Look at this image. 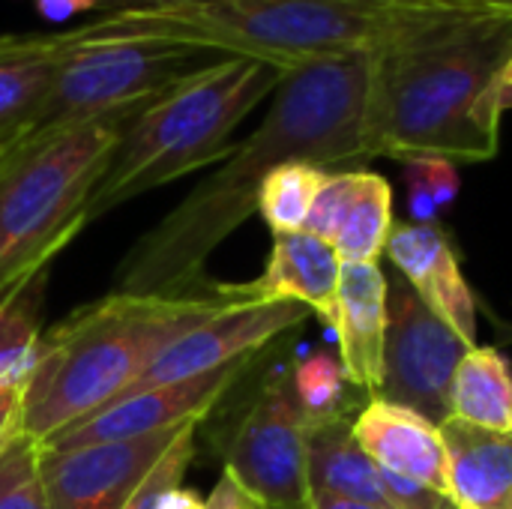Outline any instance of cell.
<instances>
[{"instance_id": "6da1fadb", "label": "cell", "mask_w": 512, "mask_h": 509, "mask_svg": "<svg viewBox=\"0 0 512 509\" xmlns=\"http://www.w3.org/2000/svg\"><path fill=\"white\" fill-rule=\"evenodd\" d=\"M366 90L369 54L318 60L288 72L261 126L129 246L114 270L111 291L183 297L213 288L204 267L258 213V192L270 171L288 162L357 171L369 162L363 138Z\"/></svg>"}, {"instance_id": "7a4b0ae2", "label": "cell", "mask_w": 512, "mask_h": 509, "mask_svg": "<svg viewBox=\"0 0 512 509\" xmlns=\"http://www.w3.org/2000/svg\"><path fill=\"white\" fill-rule=\"evenodd\" d=\"M510 54V15L459 6L372 51L363 117L369 159H495L501 120L489 90Z\"/></svg>"}, {"instance_id": "3957f363", "label": "cell", "mask_w": 512, "mask_h": 509, "mask_svg": "<svg viewBox=\"0 0 512 509\" xmlns=\"http://www.w3.org/2000/svg\"><path fill=\"white\" fill-rule=\"evenodd\" d=\"M444 9L450 6L435 0H159L105 12L63 36L69 45L180 42L294 72L318 60L372 54Z\"/></svg>"}, {"instance_id": "277c9868", "label": "cell", "mask_w": 512, "mask_h": 509, "mask_svg": "<svg viewBox=\"0 0 512 509\" xmlns=\"http://www.w3.org/2000/svg\"><path fill=\"white\" fill-rule=\"evenodd\" d=\"M240 300L225 285L210 294L111 291L39 336L24 381L21 435L45 444L120 399L183 333Z\"/></svg>"}, {"instance_id": "5b68a950", "label": "cell", "mask_w": 512, "mask_h": 509, "mask_svg": "<svg viewBox=\"0 0 512 509\" xmlns=\"http://www.w3.org/2000/svg\"><path fill=\"white\" fill-rule=\"evenodd\" d=\"M285 75L273 63L222 54L144 105L120 129L111 162L84 204V225L225 159L234 129Z\"/></svg>"}, {"instance_id": "8992f818", "label": "cell", "mask_w": 512, "mask_h": 509, "mask_svg": "<svg viewBox=\"0 0 512 509\" xmlns=\"http://www.w3.org/2000/svg\"><path fill=\"white\" fill-rule=\"evenodd\" d=\"M129 117H96L6 147L0 159V285L51 264L78 237L84 204Z\"/></svg>"}, {"instance_id": "52a82bcc", "label": "cell", "mask_w": 512, "mask_h": 509, "mask_svg": "<svg viewBox=\"0 0 512 509\" xmlns=\"http://www.w3.org/2000/svg\"><path fill=\"white\" fill-rule=\"evenodd\" d=\"M216 57L222 54L159 39H99L78 45L66 42L51 90L21 138L66 129L96 117L135 114Z\"/></svg>"}, {"instance_id": "ba28073f", "label": "cell", "mask_w": 512, "mask_h": 509, "mask_svg": "<svg viewBox=\"0 0 512 509\" xmlns=\"http://www.w3.org/2000/svg\"><path fill=\"white\" fill-rule=\"evenodd\" d=\"M306 432L294 375L291 369H279L222 438V471L261 509H309Z\"/></svg>"}, {"instance_id": "9c48e42d", "label": "cell", "mask_w": 512, "mask_h": 509, "mask_svg": "<svg viewBox=\"0 0 512 509\" xmlns=\"http://www.w3.org/2000/svg\"><path fill=\"white\" fill-rule=\"evenodd\" d=\"M468 345L402 279H387L384 366L375 399L408 408L441 429L453 417V378Z\"/></svg>"}, {"instance_id": "30bf717a", "label": "cell", "mask_w": 512, "mask_h": 509, "mask_svg": "<svg viewBox=\"0 0 512 509\" xmlns=\"http://www.w3.org/2000/svg\"><path fill=\"white\" fill-rule=\"evenodd\" d=\"M309 318V309L294 300H234L213 318L201 321L177 342H171L156 363L123 393H138L162 384L189 381L222 366L252 360L264 345L282 333L300 327Z\"/></svg>"}, {"instance_id": "8fae6325", "label": "cell", "mask_w": 512, "mask_h": 509, "mask_svg": "<svg viewBox=\"0 0 512 509\" xmlns=\"http://www.w3.org/2000/svg\"><path fill=\"white\" fill-rule=\"evenodd\" d=\"M189 426L72 450L42 447L39 471L48 509H123Z\"/></svg>"}, {"instance_id": "7c38bea8", "label": "cell", "mask_w": 512, "mask_h": 509, "mask_svg": "<svg viewBox=\"0 0 512 509\" xmlns=\"http://www.w3.org/2000/svg\"><path fill=\"white\" fill-rule=\"evenodd\" d=\"M249 360L222 366L216 372L162 384L150 390H138L129 396L114 399L111 405L99 408L96 414L84 417L81 423L63 429L51 441H45V450H72V447H90L105 441H129L144 435H159L180 429L186 423H204L216 402L240 381Z\"/></svg>"}, {"instance_id": "4fadbf2b", "label": "cell", "mask_w": 512, "mask_h": 509, "mask_svg": "<svg viewBox=\"0 0 512 509\" xmlns=\"http://www.w3.org/2000/svg\"><path fill=\"white\" fill-rule=\"evenodd\" d=\"M387 255L420 300L477 348V306L450 234L438 225H393Z\"/></svg>"}, {"instance_id": "5bb4252c", "label": "cell", "mask_w": 512, "mask_h": 509, "mask_svg": "<svg viewBox=\"0 0 512 509\" xmlns=\"http://www.w3.org/2000/svg\"><path fill=\"white\" fill-rule=\"evenodd\" d=\"M339 276H342V261L336 249L306 231H294V234H273V252L258 279L225 285V288L246 300L303 303L330 330H336Z\"/></svg>"}, {"instance_id": "9a60e30c", "label": "cell", "mask_w": 512, "mask_h": 509, "mask_svg": "<svg viewBox=\"0 0 512 509\" xmlns=\"http://www.w3.org/2000/svg\"><path fill=\"white\" fill-rule=\"evenodd\" d=\"M351 432L381 471L426 483L450 495L447 450L441 432L420 414L381 399H369L354 417Z\"/></svg>"}, {"instance_id": "2e32d148", "label": "cell", "mask_w": 512, "mask_h": 509, "mask_svg": "<svg viewBox=\"0 0 512 509\" xmlns=\"http://www.w3.org/2000/svg\"><path fill=\"white\" fill-rule=\"evenodd\" d=\"M333 333L348 384L375 399L387 333V276L378 264H342L339 318Z\"/></svg>"}, {"instance_id": "e0dca14e", "label": "cell", "mask_w": 512, "mask_h": 509, "mask_svg": "<svg viewBox=\"0 0 512 509\" xmlns=\"http://www.w3.org/2000/svg\"><path fill=\"white\" fill-rule=\"evenodd\" d=\"M450 498L459 509H512V435L450 417L441 429Z\"/></svg>"}, {"instance_id": "ac0fdd59", "label": "cell", "mask_w": 512, "mask_h": 509, "mask_svg": "<svg viewBox=\"0 0 512 509\" xmlns=\"http://www.w3.org/2000/svg\"><path fill=\"white\" fill-rule=\"evenodd\" d=\"M66 39L0 36V144H15L51 90Z\"/></svg>"}, {"instance_id": "d6986e66", "label": "cell", "mask_w": 512, "mask_h": 509, "mask_svg": "<svg viewBox=\"0 0 512 509\" xmlns=\"http://www.w3.org/2000/svg\"><path fill=\"white\" fill-rule=\"evenodd\" d=\"M351 423L354 417H339L330 423L309 426V489L363 501L369 507L396 509L384 489L381 468L363 453L351 432Z\"/></svg>"}, {"instance_id": "ffe728a7", "label": "cell", "mask_w": 512, "mask_h": 509, "mask_svg": "<svg viewBox=\"0 0 512 509\" xmlns=\"http://www.w3.org/2000/svg\"><path fill=\"white\" fill-rule=\"evenodd\" d=\"M453 417L512 435V369L495 348H471L453 378Z\"/></svg>"}, {"instance_id": "44dd1931", "label": "cell", "mask_w": 512, "mask_h": 509, "mask_svg": "<svg viewBox=\"0 0 512 509\" xmlns=\"http://www.w3.org/2000/svg\"><path fill=\"white\" fill-rule=\"evenodd\" d=\"M393 189L381 174L363 171L360 192L333 240L342 264H378L393 234Z\"/></svg>"}, {"instance_id": "7402d4cb", "label": "cell", "mask_w": 512, "mask_h": 509, "mask_svg": "<svg viewBox=\"0 0 512 509\" xmlns=\"http://www.w3.org/2000/svg\"><path fill=\"white\" fill-rule=\"evenodd\" d=\"M333 171L309 165V162H288L270 171L258 192V213L270 225L273 234H294L303 231L309 210Z\"/></svg>"}, {"instance_id": "603a6c76", "label": "cell", "mask_w": 512, "mask_h": 509, "mask_svg": "<svg viewBox=\"0 0 512 509\" xmlns=\"http://www.w3.org/2000/svg\"><path fill=\"white\" fill-rule=\"evenodd\" d=\"M48 270L51 264L39 267L27 279L18 300L9 306V312L0 321V384L12 378H27L33 366V354L42 336L39 321H42V306H45Z\"/></svg>"}, {"instance_id": "cb8c5ba5", "label": "cell", "mask_w": 512, "mask_h": 509, "mask_svg": "<svg viewBox=\"0 0 512 509\" xmlns=\"http://www.w3.org/2000/svg\"><path fill=\"white\" fill-rule=\"evenodd\" d=\"M291 375H294V393H297L300 411L306 417V426L348 417V387L351 384H348L339 354L315 351L306 360H300L291 369Z\"/></svg>"}, {"instance_id": "d4e9b609", "label": "cell", "mask_w": 512, "mask_h": 509, "mask_svg": "<svg viewBox=\"0 0 512 509\" xmlns=\"http://www.w3.org/2000/svg\"><path fill=\"white\" fill-rule=\"evenodd\" d=\"M42 444L18 435L0 456V509H48L42 489Z\"/></svg>"}, {"instance_id": "484cf974", "label": "cell", "mask_w": 512, "mask_h": 509, "mask_svg": "<svg viewBox=\"0 0 512 509\" xmlns=\"http://www.w3.org/2000/svg\"><path fill=\"white\" fill-rule=\"evenodd\" d=\"M360 183H363V168L333 171L327 177V183L321 186L303 231L333 246V240H336V234H339V228H342V222H345V216H348V210L360 192Z\"/></svg>"}, {"instance_id": "4316f807", "label": "cell", "mask_w": 512, "mask_h": 509, "mask_svg": "<svg viewBox=\"0 0 512 509\" xmlns=\"http://www.w3.org/2000/svg\"><path fill=\"white\" fill-rule=\"evenodd\" d=\"M198 426L201 423H192L177 441L174 447L159 459V465L144 477V483L135 489V495L129 498V504L123 509H159L162 507V498L183 486L186 480V471L192 468L195 462V435H198Z\"/></svg>"}, {"instance_id": "83f0119b", "label": "cell", "mask_w": 512, "mask_h": 509, "mask_svg": "<svg viewBox=\"0 0 512 509\" xmlns=\"http://www.w3.org/2000/svg\"><path fill=\"white\" fill-rule=\"evenodd\" d=\"M381 474H384V489L396 509H459V504L447 492H438L426 483H417L390 471H381Z\"/></svg>"}, {"instance_id": "f1b7e54d", "label": "cell", "mask_w": 512, "mask_h": 509, "mask_svg": "<svg viewBox=\"0 0 512 509\" xmlns=\"http://www.w3.org/2000/svg\"><path fill=\"white\" fill-rule=\"evenodd\" d=\"M405 165H411L420 180L426 183L429 195L435 198L438 210L450 207L459 195V174H456V165L447 162V159H438V156H417V159H405Z\"/></svg>"}, {"instance_id": "f546056e", "label": "cell", "mask_w": 512, "mask_h": 509, "mask_svg": "<svg viewBox=\"0 0 512 509\" xmlns=\"http://www.w3.org/2000/svg\"><path fill=\"white\" fill-rule=\"evenodd\" d=\"M24 381L27 378H12L0 384V456L6 447L21 435V414H24Z\"/></svg>"}, {"instance_id": "4dcf8cb0", "label": "cell", "mask_w": 512, "mask_h": 509, "mask_svg": "<svg viewBox=\"0 0 512 509\" xmlns=\"http://www.w3.org/2000/svg\"><path fill=\"white\" fill-rule=\"evenodd\" d=\"M204 509H261L240 486H237V480L228 474V471H222V477H219V483L213 486V492H210V498L204 501Z\"/></svg>"}, {"instance_id": "1f68e13d", "label": "cell", "mask_w": 512, "mask_h": 509, "mask_svg": "<svg viewBox=\"0 0 512 509\" xmlns=\"http://www.w3.org/2000/svg\"><path fill=\"white\" fill-rule=\"evenodd\" d=\"M405 180H408V201H411V213H414L417 225H432V219L438 216L435 198L429 195L426 183L420 180V174L411 165H405Z\"/></svg>"}, {"instance_id": "d6a6232c", "label": "cell", "mask_w": 512, "mask_h": 509, "mask_svg": "<svg viewBox=\"0 0 512 509\" xmlns=\"http://www.w3.org/2000/svg\"><path fill=\"white\" fill-rule=\"evenodd\" d=\"M30 3L48 21H66L72 15H84V12L102 9V0H30Z\"/></svg>"}, {"instance_id": "836d02e7", "label": "cell", "mask_w": 512, "mask_h": 509, "mask_svg": "<svg viewBox=\"0 0 512 509\" xmlns=\"http://www.w3.org/2000/svg\"><path fill=\"white\" fill-rule=\"evenodd\" d=\"M489 108H492V114L501 120L507 111H512V54L507 57V63H504V69L498 72V78H495V84H492V90H489Z\"/></svg>"}, {"instance_id": "e575fe53", "label": "cell", "mask_w": 512, "mask_h": 509, "mask_svg": "<svg viewBox=\"0 0 512 509\" xmlns=\"http://www.w3.org/2000/svg\"><path fill=\"white\" fill-rule=\"evenodd\" d=\"M435 3L459 6V9H477V12H495V15H510L512 18V0H435Z\"/></svg>"}, {"instance_id": "d590c367", "label": "cell", "mask_w": 512, "mask_h": 509, "mask_svg": "<svg viewBox=\"0 0 512 509\" xmlns=\"http://www.w3.org/2000/svg\"><path fill=\"white\" fill-rule=\"evenodd\" d=\"M309 509H378L363 504V501H351V498H339V495H327V492H312Z\"/></svg>"}, {"instance_id": "8d00e7d4", "label": "cell", "mask_w": 512, "mask_h": 509, "mask_svg": "<svg viewBox=\"0 0 512 509\" xmlns=\"http://www.w3.org/2000/svg\"><path fill=\"white\" fill-rule=\"evenodd\" d=\"M159 509H204V498H198L195 492L177 486V489H171V492L162 498V507Z\"/></svg>"}, {"instance_id": "74e56055", "label": "cell", "mask_w": 512, "mask_h": 509, "mask_svg": "<svg viewBox=\"0 0 512 509\" xmlns=\"http://www.w3.org/2000/svg\"><path fill=\"white\" fill-rule=\"evenodd\" d=\"M33 273H36V270H33ZM33 273H30V276H33ZM30 276H24V279H18V282H6V285H0V321H3V315L9 312V306L18 300V294H21V288L27 285V279H30Z\"/></svg>"}, {"instance_id": "f35d334b", "label": "cell", "mask_w": 512, "mask_h": 509, "mask_svg": "<svg viewBox=\"0 0 512 509\" xmlns=\"http://www.w3.org/2000/svg\"><path fill=\"white\" fill-rule=\"evenodd\" d=\"M147 3H159V0H102V9H105V12H114V9H129V6H147Z\"/></svg>"}, {"instance_id": "ab89813d", "label": "cell", "mask_w": 512, "mask_h": 509, "mask_svg": "<svg viewBox=\"0 0 512 509\" xmlns=\"http://www.w3.org/2000/svg\"><path fill=\"white\" fill-rule=\"evenodd\" d=\"M6 147H9V144H0V159H3V153H6Z\"/></svg>"}]
</instances>
